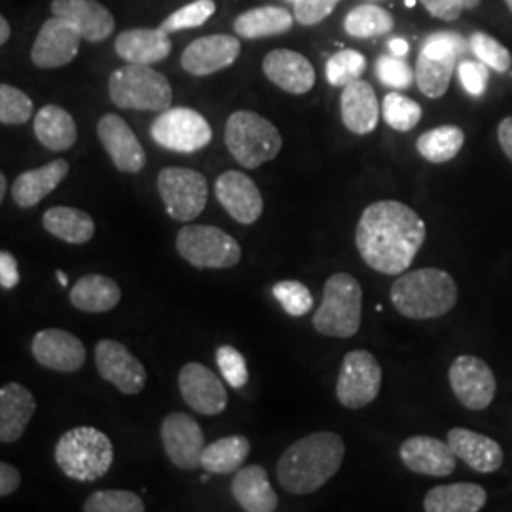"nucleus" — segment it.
Masks as SVG:
<instances>
[{
    "instance_id": "obj_1",
    "label": "nucleus",
    "mask_w": 512,
    "mask_h": 512,
    "mask_svg": "<svg viewBox=\"0 0 512 512\" xmlns=\"http://www.w3.org/2000/svg\"><path fill=\"white\" fill-rule=\"evenodd\" d=\"M427 228L420 215L397 200L370 203L363 211L355 243L366 266L385 275H401L410 268Z\"/></svg>"
},
{
    "instance_id": "obj_2",
    "label": "nucleus",
    "mask_w": 512,
    "mask_h": 512,
    "mask_svg": "<svg viewBox=\"0 0 512 512\" xmlns=\"http://www.w3.org/2000/svg\"><path fill=\"white\" fill-rule=\"evenodd\" d=\"M344 456L346 444L338 433H311L283 452L275 469L277 482L289 494H313L340 471Z\"/></svg>"
},
{
    "instance_id": "obj_3",
    "label": "nucleus",
    "mask_w": 512,
    "mask_h": 512,
    "mask_svg": "<svg viewBox=\"0 0 512 512\" xmlns=\"http://www.w3.org/2000/svg\"><path fill=\"white\" fill-rule=\"evenodd\" d=\"M395 310L408 319H437L458 304V285L454 277L439 268L404 272L391 285Z\"/></svg>"
},
{
    "instance_id": "obj_4",
    "label": "nucleus",
    "mask_w": 512,
    "mask_h": 512,
    "mask_svg": "<svg viewBox=\"0 0 512 512\" xmlns=\"http://www.w3.org/2000/svg\"><path fill=\"white\" fill-rule=\"evenodd\" d=\"M55 461L69 478L93 482L109 473L114 448L103 431L95 427H74L57 440Z\"/></svg>"
},
{
    "instance_id": "obj_5",
    "label": "nucleus",
    "mask_w": 512,
    "mask_h": 512,
    "mask_svg": "<svg viewBox=\"0 0 512 512\" xmlns=\"http://www.w3.org/2000/svg\"><path fill=\"white\" fill-rule=\"evenodd\" d=\"M363 289L353 275H330L321 306L313 313V327L330 338H351L361 329Z\"/></svg>"
},
{
    "instance_id": "obj_6",
    "label": "nucleus",
    "mask_w": 512,
    "mask_h": 512,
    "mask_svg": "<svg viewBox=\"0 0 512 512\" xmlns=\"http://www.w3.org/2000/svg\"><path fill=\"white\" fill-rule=\"evenodd\" d=\"M224 143L239 165L256 169L281 152L283 137L264 116L253 110H236L226 122Z\"/></svg>"
},
{
    "instance_id": "obj_7",
    "label": "nucleus",
    "mask_w": 512,
    "mask_h": 512,
    "mask_svg": "<svg viewBox=\"0 0 512 512\" xmlns=\"http://www.w3.org/2000/svg\"><path fill=\"white\" fill-rule=\"evenodd\" d=\"M109 95L120 109L164 112L171 107L173 88L164 74L150 65L128 63L110 74Z\"/></svg>"
},
{
    "instance_id": "obj_8",
    "label": "nucleus",
    "mask_w": 512,
    "mask_h": 512,
    "mask_svg": "<svg viewBox=\"0 0 512 512\" xmlns=\"http://www.w3.org/2000/svg\"><path fill=\"white\" fill-rule=\"evenodd\" d=\"M177 251L194 268H232L241 260L238 241L217 226L188 224L177 234Z\"/></svg>"
},
{
    "instance_id": "obj_9",
    "label": "nucleus",
    "mask_w": 512,
    "mask_h": 512,
    "mask_svg": "<svg viewBox=\"0 0 512 512\" xmlns=\"http://www.w3.org/2000/svg\"><path fill=\"white\" fill-rule=\"evenodd\" d=\"M150 135L165 150L194 154L211 143L213 129L198 110L175 107L160 112L150 126Z\"/></svg>"
},
{
    "instance_id": "obj_10",
    "label": "nucleus",
    "mask_w": 512,
    "mask_h": 512,
    "mask_svg": "<svg viewBox=\"0 0 512 512\" xmlns=\"http://www.w3.org/2000/svg\"><path fill=\"white\" fill-rule=\"evenodd\" d=\"M158 192L167 215L179 222L198 219L207 205V181L188 167H165L158 175Z\"/></svg>"
},
{
    "instance_id": "obj_11",
    "label": "nucleus",
    "mask_w": 512,
    "mask_h": 512,
    "mask_svg": "<svg viewBox=\"0 0 512 512\" xmlns=\"http://www.w3.org/2000/svg\"><path fill=\"white\" fill-rule=\"evenodd\" d=\"M382 389V366L365 349L349 351L342 361L336 384L338 403L351 410L365 408L376 401Z\"/></svg>"
},
{
    "instance_id": "obj_12",
    "label": "nucleus",
    "mask_w": 512,
    "mask_h": 512,
    "mask_svg": "<svg viewBox=\"0 0 512 512\" xmlns=\"http://www.w3.org/2000/svg\"><path fill=\"white\" fill-rule=\"evenodd\" d=\"M448 380L459 403L469 410H486L495 399L494 372L475 355H459L448 370Z\"/></svg>"
},
{
    "instance_id": "obj_13",
    "label": "nucleus",
    "mask_w": 512,
    "mask_h": 512,
    "mask_svg": "<svg viewBox=\"0 0 512 512\" xmlns=\"http://www.w3.org/2000/svg\"><path fill=\"white\" fill-rule=\"evenodd\" d=\"M160 435L165 454L175 467L183 471H194L202 467L205 437L200 423L190 414L173 412L165 416Z\"/></svg>"
},
{
    "instance_id": "obj_14",
    "label": "nucleus",
    "mask_w": 512,
    "mask_h": 512,
    "mask_svg": "<svg viewBox=\"0 0 512 512\" xmlns=\"http://www.w3.org/2000/svg\"><path fill=\"white\" fill-rule=\"evenodd\" d=\"M95 365L103 380L124 395H137L147 385V368L116 340H101L95 346Z\"/></svg>"
},
{
    "instance_id": "obj_15",
    "label": "nucleus",
    "mask_w": 512,
    "mask_h": 512,
    "mask_svg": "<svg viewBox=\"0 0 512 512\" xmlns=\"http://www.w3.org/2000/svg\"><path fill=\"white\" fill-rule=\"evenodd\" d=\"M179 389L184 403L203 416H217L228 406V393L219 376L200 363H188L181 368Z\"/></svg>"
},
{
    "instance_id": "obj_16",
    "label": "nucleus",
    "mask_w": 512,
    "mask_h": 512,
    "mask_svg": "<svg viewBox=\"0 0 512 512\" xmlns=\"http://www.w3.org/2000/svg\"><path fill=\"white\" fill-rule=\"evenodd\" d=\"M97 135L118 171L139 173L147 164L145 148L122 116L105 114L97 122Z\"/></svg>"
},
{
    "instance_id": "obj_17",
    "label": "nucleus",
    "mask_w": 512,
    "mask_h": 512,
    "mask_svg": "<svg viewBox=\"0 0 512 512\" xmlns=\"http://www.w3.org/2000/svg\"><path fill=\"white\" fill-rule=\"evenodd\" d=\"M84 38L65 19L52 16L35 38L31 59L38 69H59L73 61Z\"/></svg>"
},
{
    "instance_id": "obj_18",
    "label": "nucleus",
    "mask_w": 512,
    "mask_h": 512,
    "mask_svg": "<svg viewBox=\"0 0 512 512\" xmlns=\"http://www.w3.org/2000/svg\"><path fill=\"white\" fill-rule=\"evenodd\" d=\"M215 196L239 224H255L262 217L264 200L255 181L241 171H226L215 183Z\"/></svg>"
},
{
    "instance_id": "obj_19",
    "label": "nucleus",
    "mask_w": 512,
    "mask_h": 512,
    "mask_svg": "<svg viewBox=\"0 0 512 512\" xmlns=\"http://www.w3.org/2000/svg\"><path fill=\"white\" fill-rule=\"evenodd\" d=\"M241 44L232 35H209L186 46L181 55L184 71L192 76H209L228 69L238 61Z\"/></svg>"
},
{
    "instance_id": "obj_20",
    "label": "nucleus",
    "mask_w": 512,
    "mask_h": 512,
    "mask_svg": "<svg viewBox=\"0 0 512 512\" xmlns=\"http://www.w3.org/2000/svg\"><path fill=\"white\" fill-rule=\"evenodd\" d=\"M31 349L38 365L57 372H76L86 363L84 344L67 330H40L33 338Z\"/></svg>"
},
{
    "instance_id": "obj_21",
    "label": "nucleus",
    "mask_w": 512,
    "mask_h": 512,
    "mask_svg": "<svg viewBox=\"0 0 512 512\" xmlns=\"http://www.w3.org/2000/svg\"><path fill=\"white\" fill-rule=\"evenodd\" d=\"M399 454L406 469L423 476H450L458 463V456L450 448L448 440L442 442L425 435L404 440Z\"/></svg>"
},
{
    "instance_id": "obj_22",
    "label": "nucleus",
    "mask_w": 512,
    "mask_h": 512,
    "mask_svg": "<svg viewBox=\"0 0 512 512\" xmlns=\"http://www.w3.org/2000/svg\"><path fill=\"white\" fill-rule=\"evenodd\" d=\"M262 71L277 88L293 95H304L315 86V69L310 59L287 48L266 55Z\"/></svg>"
},
{
    "instance_id": "obj_23",
    "label": "nucleus",
    "mask_w": 512,
    "mask_h": 512,
    "mask_svg": "<svg viewBox=\"0 0 512 512\" xmlns=\"http://www.w3.org/2000/svg\"><path fill=\"white\" fill-rule=\"evenodd\" d=\"M52 14L65 19L88 42H103L114 31V16L97 0H54Z\"/></svg>"
},
{
    "instance_id": "obj_24",
    "label": "nucleus",
    "mask_w": 512,
    "mask_h": 512,
    "mask_svg": "<svg viewBox=\"0 0 512 512\" xmlns=\"http://www.w3.org/2000/svg\"><path fill=\"white\" fill-rule=\"evenodd\" d=\"M448 444L454 450V454L465 465H469L473 471L480 475H490L501 469L505 454L494 439L475 433L471 429L456 427L448 431Z\"/></svg>"
},
{
    "instance_id": "obj_25",
    "label": "nucleus",
    "mask_w": 512,
    "mask_h": 512,
    "mask_svg": "<svg viewBox=\"0 0 512 512\" xmlns=\"http://www.w3.org/2000/svg\"><path fill=\"white\" fill-rule=\"evenodd\" d=\"M37 410V401L33 393L18 384L2 385L0 389V442L2 444H14L18 442L29 421L33 420Z\"/></svg>"
},
{
    "instance_id": "obj_26",
    "label": "nucleus",
    "mask_w": 512,
    "mask_h": 512,
    "mask_svg": "<svg viewBox=\"0 0 512 512\" xmlns=\"http://www.w3.org/2000/svg\"><path fill=\"white\" fill-rule=\"evenodd\" d=\"M340 112L344 126L355 135H368L378 128L380 105L374 88L365 80H355L340 95Z\"/></svg>"
},
{
    "instance_id": "obj_27",
    "label": "nucleus",
    "mask_w": 512,
    "mask_h": 512,
    "mask_svg": "<svg viewBox=\"0 0 512 512\" xmlns=\"http://www.w3.org/2000/svg\"><path fill=\"white\" fill-rule=\"evenodd\" d=\"M69 175V162L54 160L38 169L23 171L12 184V198L19 207L29 209L52 194L59 184Z\"/></svg>"
},
{
    "instance_id": "obj_28",
    "label": "nucleus",
    "mask_w": 512,
    "mask_h": 512,
    "mask_svg": "<svg viewBox=\"0 0 512 512\" xmlns=\"http://www.w3.org/2000/svg\"><path fill=\"white\" fill-rule=\"evenodd\" d=\"M116 54L128 63L152 65L171 54V38L162 29H129L116 38Z\"/></svg>"
},
{
    "instance_id": "obj_29",
    "label": "nucleus",
    "mask_w": 512,
    "mask_h": 512,
    "mask_svg": "<svg viewBox=\"0 0 512 512\" xmlns=\"http://www.w3.org/2000/svg\"><path fill=\"white\" fill-rule=\"evenodd\" d=\"M232 495L247 512H274L279 505V497L260 465L239 469L232 480Z\"/></svg>"
},
{
    "instance_id": "obj_30",
    "label": "nucleus",
    "mask_w": 512,
    "mask_h": 512,
    "mask_svg": "<svg viewBox=\"0 0 512 512\" xmlns=\"http://www.w3.org/2000/svg\"><path fill=\"white\" fill-rule=\"evenodd\" d=\"M488 494L482 486L471 482H456L435 486L423 499L427 512H478L484 509Z\"/></svg>"
},
{
    "instance_id": "obj_31",
    "label": "nucleus",
    "mask_w": 512,
    "mask_h": 512,
    "mask_svg": "<svg viewBox=\"0 0 512 512\" xmlns=\"http://www.w3.org/2000/svg\"><path fill=\"white\" fill-rule=\"evenodd\" d=\"M71 304L86 313H105L120 304V285L107 275L92 274L80 277L71 289Z\"/></svg>"
},
{
    "instance_id": "obj_32",
    "label": "nucleus",
    "mask_w": 512,
    "mask_h": 512,
    "mask_svg": "<svg viewBox=\"0 0 512 512\" xmlns=\"http://www.w3.org/2000/svg\"><path fill=\"white\" fill-rule=\"evenodd\" d=\"M33 129L38 141L54 152H65L73 148L78 139L73 116L57 105H46L38 110Z\"/></svg>"
},
{
    "instance_id": "obj_33",
    "label": "nucleus",
    "mask_w": 512,
    "mask_h": 512,
    "mask_svg": "<svg viewBox=\"0 0 512 512\" xmlns=\"http://www.w3.org/2000/svg\"><path fill=\"white\" fill-rule=\"evenodd\" d=\"M42 226L55 238L71 243V245H84L95 234V222L92 217L76 207L57 205L44 213Z\"/></svg>"
},
{
    "instance_id": "obj_34",
    "label": "nucleus",
    "mask_w": 512,
    "mask_h": 512,
    "mask_svg": "<svg viewBox=\"0 0 512 512\" xmlns=\"http://www.w3.org/2000/svg\"><path fill=\"white\" fill-rule=\"evenodd\" d=\"M294 14L281 6H258L243 12L234 21L236 35L243 38H264L291 31Z\"/></svg>"
},
{
    "instance_id": "obj_35",
    "label": "nucleus",
    "mask_w": 512,
    "mask_h": 512,
    "mask_svg": "<svg viewBox=\"0 0 512 512\" xmlns=\"http://www.w3.org/2000/svg\"><path fill=\"white\" fill-rule=\"evenodd\" d=\"M251 454V442L243 435H232L205 446L202 467L211 475L238 473Z\"/></svg>"
},
{
    "instance_id": "obj_36",
    "label": "nucleus",
    "mask_w": 512,
    "mask_h": 512,
    "mask_svg": "<svg viewBox=\"0 0 512 512\" xmlns=\"http://www.w3.org/2000/svg\"><path fill=\"white\" fill-rule=\"evenodd\" d=\"M458 55L437 57L420 52L418 67H416V80L420 92L429 99H440L450 88V80L458 63Z\"/></svg>"
},
{
    "instance_id": "obj_37",
    "label": "nucleus",
    "mask_w": 512,
    "mask_h": 512,
    "mask_svg": "<svg viewBox=\"0 0 512 512\" xmlns=\"http://www.w3.org/2000/svg\"><path fill=\"white\" fill-rule=\"evenodd\" d=\"M465 145V133L458 126H440L420 135L416 148L421 158L431 164H446L454 160Z\"/></svg>"
},
{
    "instance_id": "obj_38",
    "label": "nucleus",
    "mask_w": 512,
    "mask_h": 512,
    "mask_svg": "<svg viewBox=\"0 0 512 512\" xmlns=\"http://www.w3.org/2000/svg\"><path fill=\"white\" fill-rule=\"evenodd\" d=\"M393 27V16L376 4H361L344 19L346 33L355 38L384 37L393 31Z\"/></svg>"
},
{
    "instance_id": "obj_39",
    "label": "nucleus",
    "mask_w": 512,
    "mask_h": 512,
    "mask_svg": "<svg viewBox=\"0 0 512 512\" xmlns=\"http://www.w3.org/2000/svg\"><path fill=\"white\" fill-rule=\"evenodd\" d=\"M382 116L389 128L397 131H412L420 124L423 110L420 103L406 97L403 93L391 92L385 95L382 103Z\"/></svg>"
},
{
    "instance_id": "obj_40",
    "label": "nucleus",
    "mask_w": 512,
    "mask_h": 512,
    "mask_svg": "<svg viewBox=\"0 0 512 512\" xmlns=\"http://www.w3.org/2000/svg\"><path fill=\"white\" fill-rule=\"evenodd\" d=\"M366 71V57L357 50H340L327 61L325 74L330 86L346 88L351 82L359 80Z\"/></svg>"
},
{
    "instance_id": "obj_41",
    "label": "nucleus",
    "mask_w": 512,
    "mask_h": 512,
    "mask_svg": "<svg viewBox=\"0 0 512 512\" xmlns=\"http://www.w3.org/2000/svg\"><path fill=\"white\" fill-rule=\"evenodd\" d=\"M217 6L213 0H194L190 4H186L183 8L175 10L173 14H169L162 21L160 29L171 35V33H179L184 29H194V27H202L205 21H209L211 16L215 14Z\"/></svg>"
},
{
    "instance_id": "obj_42",
    "label": "nucleus",
    "mask_w": 512,
    "mask_h": 512,
    "mask_svg": "<svg viewBox=\"0 0 512 512\" xmlns=\"http://www.w3.org/2000/svg\"><path fill=\"white\" fill-rule=\"evenodd\" d=\"M86 512H145L143 499L129 490H101L84 501Z\"/></svg>"
},
{
    "instance_id": "obj_43",
    "label": "nucleus",
    "mask_w": 512,
    "mask_h": 512,
    "mask_svg": "<svg viewBox=\"0 0 512 512\" xmlns=\"http://www.w3.org/2000/svg\"><path fill=\"white\" fill-rule=\"evenodd\" d=\"M35 105L27 93L14 86H0V122L4 126H21L31 120Z\"/></svg>"
},
{
    "instance_id": "obj_44",
    "label": "nucleus",
    "mask_w": 512,
    "mask_h": 512,
    "mask_svg": "<svg viewBox=\"0 0 512 512\" xmlns=\"http://www.w3.org/2000/svg\"><path fill=\"white\" fill-rule=\"evenodd\" d=\"M469 50L486 63L495 73H509L512 67V55L499 40L486 35V33H475L469 38Z\"/></svg>"
},
{
    "instance_id": "obj_45",
    "label": "nucleus",
    "mask_w": 512,
    "mask_h": 512,
    "mask_svg": "<svg viewBox=\"0 0 512 512\" xmlns=\"http://www.w3.org/2000/svg\"><path fill=\"white\" fill-rule=\"evenodd\" d=\"M272 293H274L275 300L281 304V308L293 317H302V315L310 313L313 308V294L300 281H293V279L279 281V283H275Z\"/></svg>"
},
{
    "instance_id": "obj_46",
    "label": "nucleus",
    "mask_w": 512,
    "mask_h": 512,
    "mask_svg": "<svg viewBox=\"0 0 512 512\" xmlns=\"http://www.w3.org/2000/svg\"><path fill=\"white\" fill-rule=\"evenodd\" d=\"M376 74L380 82L393 90H406L412 86L416 73L412 67L397 55H382L376 63Z\"/></svg>"
},
{
    "instance_id": "obj_47",
    "label": "nucleus",
    "mask_w": 512,
    "mask_h": 512,
    "mask_svg": "<svg viewBox=\"0 0 512 512\" xmlns=\"http://www.w3.org/2000/svg\"><path fill=\"white\" fill-rule=\"evenodd\" d=\"M217 365L226 384L241 389L249 382V368L245 357L234 346H220L217 349Z\"/></svg>"
},
{
    "instance_id": "obj_48",
    "label": "nucleus",
    "mask_w": 512,
    "mask_h": 512,
    "mask_svg": "<svg viewBox=\"0 0 512 512\" xmlns=\"http://www.w3.org/2000/svg\"><path fill=\"white\" fill-rule=\"evenodd\" d=\"M458 74L463 90L469 95L480 97L488 90L490 67L486 63H482L480 59L478 61H473V59L459 61Z\"/></svg>"
},
{
    "instance_id": "obj_49",
    "label": "nucleus",
    "mask_w": 512,
    "mask_h": 512,
    "mask_svg": "<svg viewBox=\"0 0 512 512\" xmlns=\"http://www.w3.org/2000/svg\"><path fill=\"white\" fill-rule=\"evenodd\" d=\"M340 2L342 0H298L294 2V19L304 27L317 25L329 18Z\"/></svg>"
},
{
    "instance_id": "obj_50",
    "label": "nucleus",
    "mask_w": 512,
    "mask_h": 512,
    "mask_svg": "<svg viewBox=\"0 0 512 512\" xmlns=\"http://www.w3.org/2000/svg\"><path fill=\"white\" fill-rule=\"evenodd\" d=\"M420 2L433 18H439L442 21H456L465 10L463 0H420Z\"/></svg>"
},
{
    "instance_id": "obj_51",
    "label": "nucleus",
    "mask_w": 512,
    "mask_h": 512,
    "mask_svg": "<svg viewBox=\"0 0 512 512\" xmlns=\"http://www.w3.org/2000/svg\"><path fill=\"white\" fill-rule=\"evenodd\" d=\"M19 285V266L16 256L8 251H0V287L12 291Z\"/></svg>"
},
{
    "instance_id": "obj_52",
    "label": "nucleus",
    "mask_w": 512,
    "mask_h": 512,
    "mask_svg": "<svg viewBox=\"0 0 512 512\" xmlns=\"http://www.w3.org/2000/svg\"><path fill=\"white\" fill-rule=\"evenodd\" d=\"M21 486V475L18 469L6 461L0 463V495L8 497Z\"/></svg>"
},
{
    "instance_id": "obj_53",
    "label": "nucleus",
    "mask_w": 512,
    "mask_h": 512,
    "mask_svg": "<svg viewBox=\"0 0 512 512\" xmlns=\"http://www.w3.org/2000/svg\"><path fill=\"white\" fill-rule=\"evenodd\" d=\"M497 139H499L501 150L505 152V156L512 162V116L501 120V124L497 128Z\"/></svg>"
},
{
    "instance_id": "obj_54",
    "label": "nucleus",
    "mask_w": 512,
    "mask_h": 512,
    "mask_svg": "<svg viewBox=\"0 0 512 512\" xmlns=\"http://www.w3.org/2000/svg\"><path fill=\"white\" fill-rule=\"evenodd\" d=\"M408 50H410V46H408V42L404 38L389 40V52L391 54L397 55V57H404V55L408 54Z\"/></svg>"
},
{
    "instance_id": "obj_55",
    "label": "nucleus",
    "mask_w": 512,
    "mask_h": 512,
    "mask_svg": "<svg viewBox=\"0 0 512 512\" xmlns=\"http://www.w3.org/2000/svg\"><path fill=\"white\" fill-rule=\"evenodd\" d=\"M10 38V23L8 19L0 18V44H6Z\"/></svg>"
},
{
    "instance_id": "obj_56",
    "label": "nucleus",
    "mask_w": 512,
    "mask_h": 512,
    "mask_svg": "<svg viewBox=\"0 0 512 512\" xmlns=\"http://www.w3.org/2000/svg\"><path fill=\"white\" fill-rule=\"evenodd\" d=\"M55 275H57V281H59L61 287H67V285H69V279H67V274H65L63 270H57Z\"/></svg>"
},
{
    "instance_id": "obj_57",
    "label": "nucleus",
    "mask_w": 512,
    "mask_h": 512,
    "mask_svg": "<svg viewBox=\"0 0 512 512\" xmlns=\"http://www.w3.org/2000/svg\"><path fill=\"white\" fill-rule=\"evenodd\" d=\"M6 175L4 173H0V200H4V196H6Z\"/></svg>"
},
{
    "instance_id": "obj_58",
    "label": "nucleus",
    "mask_w": 512,
    "mask_h": 512,
    "mask_svg": "<svg viewBox=\"0 0 512 512\" xmlns=\"http://www.w3.org/2000/svg\"><path fill=\"white\" fill-rule=\"evenodd\" d=\"M478 4H480V0H463V6H465V10H475Z\"/></svg>"
},
{
    "instance_id": "obj_59",
    "label": "nucleus",
    "mask_w": 512,
    "mask_h": 512,
    "mask_svg": "<svg viewBox=\"0 0 512 512\" xmlns=\"http://www.w3.org/2000/svg\"><path fill=\"white\" fill-rule=\"evenodd\" d=\"M414 4H416V0H406V6H408V8H412Z\"/></svg>"
},
{
    "instance_id": "obj_60",
    "label": "nucleus",
    "mask_w": 512,
    "mask_h": 512,
    "mask_svg": "<svg viewBox=\"0 0 512 512\" xmlns=\"http://www.w3.org/2000/svg\"><path fill=\"white\" fill-rule=\"evenodd\" d=\"M505 4H507V8L512 12V0H505Z\"/></svg>"
},
{
    "instance_id": "obj_61",
    "label": "nucleus",
    "mask_w": 512,
    "mask_h": 512,
    "mask_svg": "<svg viewBox=\"0 0 512 512\" xmlns=\"http://www.w3.org/2000/svg\"><path fill=\"white\" fill-rule=\"evenodd\" d=\"M293 2H298V0H293Z\"/></svg>"
}]
</instances>
